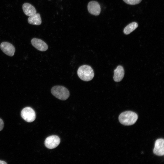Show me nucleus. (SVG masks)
I'll return each instance as SVG.
<instances>
[{
	"instance_id": "f257e3e1",
	"label": "nucleus",
	"mask_w": 164,
	"mask_h": 164,
	"mask_svg": "<svg viewBox=\"0 0 164 164\" xmlns=\"http://www.w3.org/2000/svg\"><path fill=\"white\" fill-rule=\"evenodd\" d=\"M138 118V115L131 111H125L121 113L118 117L120 123L125 125H130L134 124Z\"/></svg>"
},
{
	"instance_id": "f03ea898",
	"label": "nucleus",
	"mask_w": 164,
	"mask_h": 164,
	"mask_svg": "<svg viewBox=\"0 0 164 164\" xmlns=\"http://www.w3.org/2000/svg\"><path fill=\"white\" fill-rule=\"evenodd\" d=\"M77 74L79 78L86 81L91 80L94 77V73L93 69L88 65H83L78 69Z\"/></svg>"
},
{
	"instance_id": "7ed1b4c3",
	"label": "nucleus",
	"mask_w": 164,
	"mask_h": 164,
	"mask_svg": "<svg viewBox=\"0 0 164 164\" xmlns=\"http://www.w3.org/2000/svg\"><path fill=\"white\" fill-rule=\"evenodd\" d=\"M52 94L57 98L65 100L69 97L70 93L68 90L65 87L61 86H55L51 90Z\"/></svg>"
},
{
	"instance_id": "20e7f679",
	"label": "nucleus",
	"mask_w": 164,
	"mask_h": 164,
	"mask_svg": "<svg viewBox=\"0 0 164 164\" xmlns=\"http://www.w3.org/2000/svg\"><path fill=\"white\" fill-rule=\"evenodd\" d=\"M21 115L22 118L26 121L31 122L36 119V113L30 107L24 108L21 111Z\"/></svg>"
},
{
	"instance_id": "39448f33",
	"label": "nucleus",
	"mask_w": 164,
	"mask_h": 164,
	"mask_svg": "<svg viewBox=\"0 0 164 164\" xmlns=\"http://www.w3.org/2000/svg\"><path fill=\"white\" fill-rule=\"evenodd\" d=\"M60 142L59 137L56 135H51L47 137L45 141L46 147L50 149H54L57 147Z\"/></svg>"
},
{
	"instance_id": "423d86ee",
	"label": "nucleus",
	"mask_w": 164,
	"mask_h": 164,
	"mask_svg": "<svg viewBox=\"0 0 164 164\" xmlns=\"http://www.w3.org/2000/svg\"><path fill=\"white\" fill-rule=\"evenodd\" d=\"M0 47L2 50L6 55L11 56L14 55L15 49L11 43L7 42H3L1 44Z\"/></svg>"
},
{
	"instance_id": "0eeeda50",
	"label": "nucleus",
	"mask_w": 164,
	"mask_h": 164,
	"mask_svg": "<svg viewBox=\"0 0 164 164\" xmlns=\"http://www.w3.org/2000/svg\"><path fill=\"white\" fill-rule=\"evenodd\" d=\"M164 140L162 138L156 140L155 144V147L153 152L154 154L161 156L164 155Z\"/></svg>"
},
{
	"instance_id": "6e6552de",
	"label": "nucleus",
	"mask_w": 164,
	"mask_h": 164,
	"mask_svg": "<svg viewBox=\"0 0 164 164\" xmlns=\"http://www.w3.org/2000/svg\"><path fill=\"white\" fill-rule=\"evenodd\" d=\"M87 9L91 14L98 15L101 12V7L98 3L95 1H91L89 2L87 5Z\"/></svg>"
},
{
	"instance_id": "1a4fd4ad",
	"label": "nucleus",
	"mask_w": 164,
	"mask_h": 164,
	"mask_svg": "<svg viewBox=\"0 0 164 164\" xmlns=\"http://www.w3.org/2000/svg\"><path fill=\"white\" fill-rule=\"evenodd\" d=\"M31 43L35 48L39 51H45L48 49V46L47 44L40 39L33 38L31 40Z\"/></svg>"
},
{
	"instance_id": "9d476101",
	"label": "nucleus",
	"mask_w": 164,
	"mask_h": 164,
	"mask_svg": "<svg viewBox=\"0 0 164 164\" xmlns=\"http://www.w3.org/2000/svg\"><path fill=\"white\" fill-rule=\"evenodd\" d=\"M124 70L123 67L121 66H118L114 71L113 79L114 81L118 82L123 78L124 75Z\"/></svg>"
},
{
	"instance_id": "9b49d317",
	"label": "nucleus",
	"mask_w": 164,
	"mask_h": 164,
	"mask_svg": "<svg viewBox=\"0 0 164 164\" xmlns=\"http://www.w3.org/2000/svg\"><path fill=\"white\" fill-rule=\"evenodd\" d=\"M22 9L25 14L29 16L36 13V11L35 8L28 3H25L23 5Z\"/></svg>"
},
{
	"instance_id": "f8f14e48",
	"label": "nucleus",
	"mask_w": 164,
	"mask_h": 164,
	"mask_svg": "<svg viewBox=\"0 0 164 164\" xmlns=\"http://www.w3.org/2000/svg\"><path fill=\"white\" fill-rule=\"evenodd\" d=\"M28 21L30 24L36 25H40L42 23L40 15L38 13L29 16L28 18Z\"/></svg>"
},
{
	"instance_id": "ddd939ff",
	"label": "nucleus",
	"mask_w": 164,
	"mask_h": 164,
	"mask_svg": "<svg viewBox=\"0 0 164 164\" xmlns=\"http://www.w3.org/2000/svg\"><path fill=\"white\" fill-rule=\"evenodd\" d=\"M138 27V24L136 22H132L128 25L124 29V32L126 35L129 34Z\"/></svg>"
},
{
	"instance_id": "4468645a",
	"label": "nucleus",
	"mask_w": 164,
	"mask_h": 164,
	"mask_svg": "<svg viewBox=\"0 0 164 164\" xmlns=\"http://www.w3.org/2000/svg\"><path fill=\"white\" fill-rule=\"evenodd\" d=\"M123 1L128 4L135 5L140 3L142 0H123Z\"/></svg>"
},
{
	"instance_id": "2eb2a0df",
	"label": "nucleus",
	"mask_w": 164,
	"mask_h": 164,
	"mask_svg": "<svg viewBox=\"0 0 164 164\" xmlns=\"http://www.w3.org/2000/svg\"><path fill=\"white\" fill-rule=\"evenodd\" d=\"M4 127V122L1 118H0V131L2 130Z\"/></svg>"
},
{
	"instance_id": "dca6fc26",
	"label": "nucleus",
	"mask_w": 164,
	"mask_h": 164,
	"mask_svg": "<svg viewBox=\"0 0 164 164\" xmlns=\"http://www.w3.org/2000/svg\"><path fill=\"white\" fill-rule=\"evenodd\" d=\"M7 163L4 161L0 160V164H6Z\"/></svg>"
}]
</instances>
